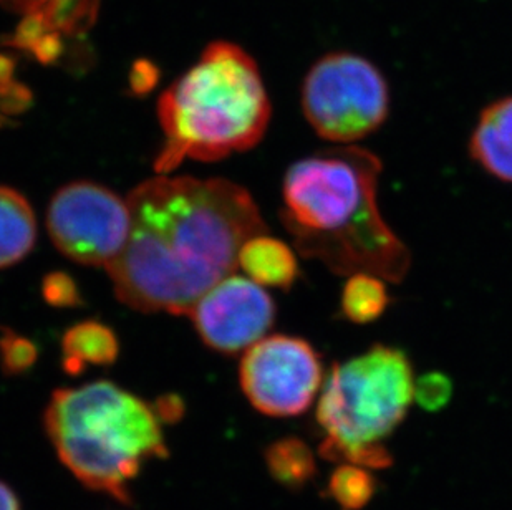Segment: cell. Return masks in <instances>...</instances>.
Segmentation results:
<instances>
[{"label":"cell","mask_w":512,"mask_h":510,"mask_svg":"<svg viewBox=\"0 0 512 510\" xmlns=\"http://www.w3.org/2000/svg\"><path fill=\"white\" fill-rule=\"evenodd\" d=\"M128 204L130 237L107 270L118 300L140 312L188 315L234 274L242 246L267 232L251 194L228 179L161 174Z\"/></svg>","instance_id":"6da1fadb"},{"label":"cell","mask_w":512,"mask_h":510,"mask_svg":"<svg viewBox=\"0 0 512 510\" xmlns=\"http://www.w3.org/2000/svg\"><path fill=\"white\" fill-rule=\"evenodd\" d=\"M382 161L343 146L300 159L285 174L284 221L295 247L334 274L401 282L411 255L378 209Z\"/></svg>","instance_id":"7a4b0ae2"},{"label":"cell","mask_w":512,"mask_h":510,"mask_svg":"<svg viewBox=\"0 0 512 510\" xmlns=\"http://www.w3.org/2000/svg\"><path fill=\"white\" fill-rule=\"evenodd\" d=\"M271 113L254 58L239 45L214 42L161 95L165 145L155 169L166 174L186 158L209 163L251 150L266 135Z\"/></svg>","instance_id":"3957f363"},{"label":"cell","mask_w":512,"mask_h":510,"mask_svg":"<svg viewBox=\"0 0 512 510\" xmlns=\"http://www.w3.org/2000/svg\"><path fill=\"white\" fill-rule=\"evenodd\" d=\"M44 419L58 458L78 481L121 502L130 501L143 464L168 454L155 406L110 381L55 391Z\"/></svg>","instance_id":"277c9868"},{"label":"cell","mask_w":512,"mask_h":510,"mask_svg":"<svg viewBox=\"0 0 512 510\" xmlns=\"http://www.w3.org/2000/svg\"><path fill=\"white\" fill-rule=\"evenodd\" d=\"M415 398L413 368L400 348L375 345L337 363L322 386L317 421L327 433L320 453L363 466L403 421Z\"/></svg>","instance_id":"5b68a950"},{"label":"cell","mask_w":512,"mask_h":510,"mask_svg":"<svg viewBox=\"0 0 512 510\" xmlns=\"http://www.w3.org/2000/svg\"><path fill=\"white\" fill-rule=\"evenodd\" d=\"M302 110L320 138L350 146L387 121V78L367 58L348 52L329 53L315 62L305 77Z\"/></svg>","instance_id":"8992f818"},{"label":"cell","mask_w":512,"mask_h":510,"mask_svg":"<svg viewBox=\"0 0 512 510\" xmlns=\"http://www.w3.org/2000/svg\"><path fill=\"white\" fill-rule=\"evenodd\" d=\"M47 231L68 259L108 269L130 237V204L102 184L75 181L58 189L50 201Z\"/></svg>","instance_id":"52a82bcc"},{"label":"cell","mask_w":512,"mask_h":510,"mask_svg":"<svg viewBox=\"0 0 512 510\" xmlns=\"http://www.w3.org/2000/svg\"><path fill=\"white\" fill-rule=\"evenodd\" d=\"M239 381L257 411L289 418L314 403L324 385V368L319 353L304 338L271 335L244 352Z\"/></svg>","instance_id":"ba28073f"},{"label":"cell","mask_w":512,"mask_h":510,"mask_svg":"<svg viewBox=\"0 0 512 510\" xmlns=\"http://www.w3.org/2000/svg\"><path fill=\"white\" fill-rule=\"evenodd\" d=\"M188 315L206 347L236 355L266 337L276 322V304L261 285L232 274L208 290Z\"/></svg>","instance_id":"9c48e42d"},{"label":"cell","mask_w":512,"mask_h":510,"mask_svg":"<svg viewBox=\"0 0 512 510\" xmlns=\"http://www.w3.org/2000/svg\"><path fill=\"white\" fill-rule=\"evenodd\" d=\"M469 154L486 173L512 184V97L481 111L469 138Z\"/></svg>","instance_id":"30bf717a"},{"label":"cell","mask_w":512,"mask_h":510,"mask_svg":"<svg viewBox=\"0 0 512 510\" xmlns=\"http://www.w3.org/2000/svg\"><path fill=\"white\" fill-rule=\"evenodd\" d=\"M237 265L261 287L289 290L299 277V262L294 251L285 242L267 234L251 237L242 246Z\"/></svg>","instance_id":"8fae6325"},{"label":"cell","mask_w":512,"mask_h":510,"mask_svg":"<svg viewBox=\"0 0 512 510\" xmlns=\"http://www.w3.org/2000/svg\"><path fill=\"white\" fill-rule=\"evenodd\" d=\"M118 355V337L105 323L95 320L77 323L63 335L62 366L68 375H80L90 365H113Z\"/></svg>","instance_id":"7c38bea8"},{"label":"cell","mask_w":512,"mask_h":510,"mask_svg":"<svg viewBox=\"0 0 512 510\" xmlns=\"http://www.w3.org/2000/svg\"><path fill=\"white\" fill-rule=\"evenodd\" d=\"M37 221L29 201L0 186V269L17 264L34 249Z\"/></svg>","instance_id":"4fadbf2b"},{"label":"cell","mask_w":512,"mask_h":510,"mask_svg":"<svg viewBox=\"0 0 512 510\" xmlns=\"http://www.w3.org/2000/svg\"><path fill=\"white\" fill-rule=\"evenodd\" d=\"M388 305L390 294L387 280L363 272L348 275L340 299L343 317L347 318L348 322L357 325L375 322L387 312Z\"/></svg>","instance_id":"5bb4252c"},{"label":"cell","mask_w":512,"mask_h":510,"mask_svg":"<svg viewBox=\"0 0 512 510\" xmlns=\"http://www.w3.org/2000/svg\"><path fill=\"white\" fill-rule=\"evenodd\" d=\"M267 469L287 489H300L312 481L317 471L314 453L299 438L279 439L266 451Z\"/></svg>","instance_id":"9a60e30c"},{"label":"cell","mask_w":512,"mask_h":510,"mask_svg":"<svg viewBox=\"0 0 512 510\" xmlns=\"http://www.w3.org/2000/svg\"><path fill=\"white\" fill-rule=\"evenodd\" d=\"M377 481L363 467L343 464L330 477L329 494L343 510H362L372 501Z\"/></svg>","instance_id":"2e32d148"},{"label":"cell","mask_w":512,"mask_h":510,"mask_svg":"<svg viewBox=\"0 0 512 510\" xmlns=\"http://www.w3.org/2000/svg\"><path fill=\"white\" fill-rule=\"evenodd\" d=\"M100 0H50L42 7L50 29L60 34L78 35L97 20Z\"/></svg>","instance_id":"e0dca14e"},{"label":"cell","mask_w":512,"mask_h":510,"mask_svg":"<svg viewBox=\"0 0 512 510\" xmlns=\"http://www.w3.org/2000/svg\"><path fill=\"white\" fill-rule=\"evenodd\" d=\"M0 360L7 375H22L39 360V348L30 338L5 332L0 337Z\"/></svg>","instance_id":"ac0fdd59"},{"label":"cell","mask_w":512,"mask_h":510,"mask_svg":"<svg viewBox=\"0 0 512 510\" xmlns=\"http://www.w3.org/2000/svg\"><path fill=\"white\" fill-rule=\"evenodd\" d=\"M45 302L55 308H75L83 304L77 280L67 272H50L42 282Z\"/></svg>","instance_id":"d6986e66"},{"label":"cell","mask_w":512,"mask_h":510,"mask_svg":"<svg viewBox=\"0 0 512 510\" xmlns=\"http://www.w3.org/2000/svg\"><path fill=\"white\" fill-rule=\"evenodd\" d=\"M50 25L45 19L42 10H35L25 14L24 19L20 20L14 34L10 35L7 44L12 49L22 50V52H30L37 42L50 32Z\"/></svg>","instance_id":"ffe728a7"},{"label":"cell","mask_w":512,"mask_h":510,"mask_svg":"<svg viewBox=\"0 0 512 510\" xmlns=\"http://www.w3.org/2000/svg\"><path fill=\"white\" fill-rule=\"evenodd\" d=\"M450 380L441 375H430L415 383V398L426 409H440L450 400Z\"/></svg>","instance_id":"44dd1931"},{"label":"cell","mask_w":512,"mask_h":510,"mask_svg":"<svg viewBox=\"0 0 512 510\" xmlns=\"http://www.w3.org/2000/svg\"><path fill=\"white\" fill-rule=\"evenodd\" d=\"M160 82V68L148 58H140L133 63L130 72V90L135 97H145L155 90Z\"/></svg>","instance_id":"7402d4cb"},{"label":"cell","mask_w":512,"mask_h":510,"mask_svg":"<svg viewBox=\"0 0 512 510\" xmlns=\"http://www.w3.org/2000/svg\"><path fill=\"white\" fill-rule=\"evenodd\" d=\"M34 102V95L29 88L19 82H10L0 87V113L2 115H19Z\"/></svg>","instance_id":"603a6c76"},{"label":"cell","mask_w":512,"mask_h":510,"mask_svg":"<svg viewBox=\"0 0 512 510\" xmlns=\"http://www.w3.org/2000/svg\"><path fill=\"white\" fill-rule=\"evenodd\" d=\"M63 50H65V45H63L62 35H60V32L50 30L32 47L30 53L34 55L37 62L52 65V63L57 62L58 58L62 57Z\"/></svg>","instance_id":"cb8c5ba5"},{"label":"cell","mask_w":512,"mask_h":510,"mask_svg":"<svg viewBox=\"0 0 512 510\" xmlns=\"http://www.w3.org/2000/svg\"><path fill=\"white\" fill-rule=\"evenodd\" d=\"M156 413L160 416L161 423H173L181 418L184 413L183 401L178 396L168 395L160 398L155 405Z\"/></svg>","instance_id":"d4e9b609"},{"label":"cell","mask_w":512,"mask_h":510,"mask_svg":"<svg viewBox=\"0 0 512 510\" xmlns=\"http://www.w3.org/2000/svg\"><path fill=\"white\" fill-rule=\"evenodd\" d=\"M49 2L50 0H0V4L9 7L10 10L24 12V14L40 10L44 5L49 4Z\"/></svg>","instance_id":"484cf974"},{"label":"cell","mask_w":512,"mask_h":510,"mask_svg":"<svg viewBox=\"0 0 512 510\" xmlns=\"http://www.w3.org/2000/svg\"><path fill=\"white\" fill-rule=\"evenodd\" d=\"M15 58L0 53V87L14 82Z\"/></svg>","instance_id":"4316f807"},{"label":"cell","mask_w":512,"mask_h":510,"mask_svg":"<svg viewBox=\"0 0 512 510\" xmlns=\"http://www.w3.org/2000/svg\"><path fill=\"white\" fill-rule=\"evenodd\" d=\"M0 510H20L19 499L4 482H0Z\"/></svg>","instance_id":"83f0119b"}]
</instances>
